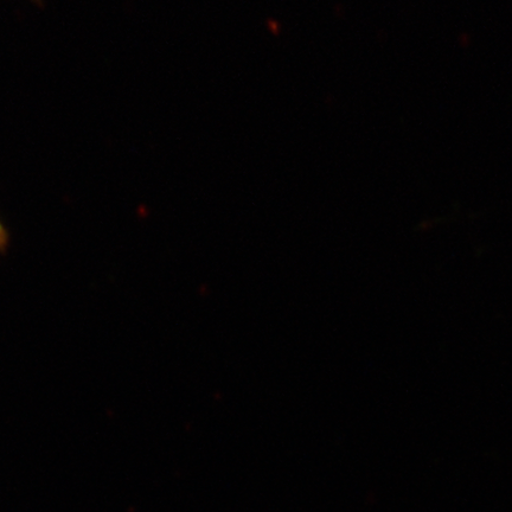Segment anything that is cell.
<instances>
[{
  "instance_id": "6da1fadb",
  "label": "cell",
  "mask_w": 512,
  "mask_h": 512,
  "mask_svg": "<svg viewBox=\"0 0 512 512\" xmlns=\"http://www.w3.org/2000/svg\"><path fill=\"white\" fill-rule=\"evenodd\" d=\"M11 234L8 227L5 226L4 222L0 220V254H6L10 247Z\"/></svg>"
}]
</instances>
